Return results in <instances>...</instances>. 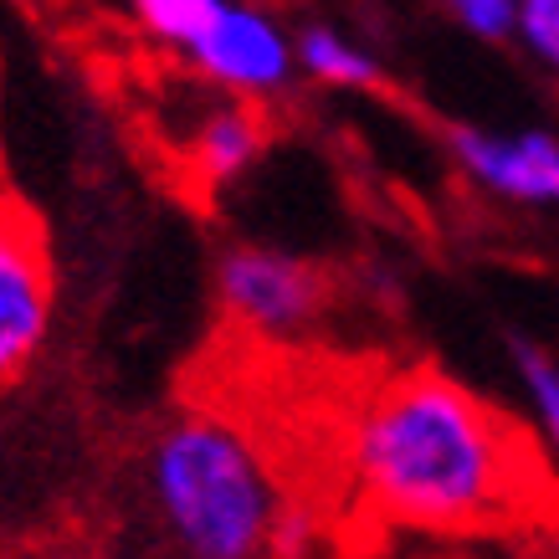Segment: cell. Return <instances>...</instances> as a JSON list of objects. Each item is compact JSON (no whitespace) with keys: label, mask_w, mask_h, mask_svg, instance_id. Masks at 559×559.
<instances>
[{"label":"cell","mask_w":559,"mask_h":559,"mask_svg":"<svg viewBox=\"0 0 559 559\" xmlns=\"http://www.w3.org/2000/svg\"><path fill=\"white\" fill-rule=\"evenodd\" d=\"M216 298L241 329L283 340L319 319L329 304V283L308 257L241 241V247H226L216 262Z\"/></svg>","instance_id":"5"},{"label":"cell","mask_w":559,"mask_h":559,"mask_svg":"<svg viewBox=\"0 0 559 559\" xmlns=\"http://www.w3.org/2000/svg\"><path fill=\"white\" fill-rule=\"evenodd\" d=\"M144 498L175 559H267L288 509L252 437L211 411H186L154 431Z\"/></svg>","instance_id":"2"},{"label":"cell","mask_w":559,"mask_h":559,"mask_svg":"<svg viewBox=\"0 0 559 559\" xmlns=\"http://www.w3.org/2000/svg\"><path fill=\"white\" fill-rule=\"evenodd\" d=\"M509 359H513V370H519V380H524V390H528L534 421L544 426V437L555 441V452H559V359L549 355V349H539L534 340H524V334H513L509 340Z\"/></svg>","instance_id":"9"},{"label":"cell","mask_w":559,"mask_h":559,"mask_svg":"<svg viewBox=\"0 0 559 559\" xmlns=\"http://www.w3.org/2000/svg\"><path fill=\"white\" fill-rule=\"evenodd\" d=\"M513 36H519L549 72H559V0H524V5H519V32Z\"/></svg>","instance_id":"11"},{"label":"cell","mask_w":559,"mask_h":559,"mask_svg":"<svg viewBox=\"0 0 559 559\" xmlns=\"http://www.w3.org/2000/svg\"><path fill=\"white\" fill-rule=\"evenodd\" d=\"M293 62L329 87L380 83V57L370 47H359L355 36H344L340 26H323V21H313V26H304V32L293 36Z\"/></svg>","instance_id":"8"},{"label":"cell","mask_w":559,"mask_h":559,"mask_svg":"<svg viewBox=\"0 0 559 559\" xmlns=\"http://www.w3.org/2000/svg\"><path fill=\"white\" fill-rule=\"evenodd\" d=\"M139 32L170 47L205 83L237 98H267L293 78V36L241 0H139Z\"/></svg>","instance_id":"3"},{"label":"cell","mask_w":559,"mask_h":559,"mask_svg":"<svg viewBox=\"0 0 559 559\" xmlns=\"http://www.w3.org/2000/svg\"><path fill=\"white\" fill-rule=\"evenodd\" d=\"M447 16L457 21L462 32L483 36V41H509L519 32V5L513 0H452Z\"/></svg>","instance_id":"10"},{"label":"cell","mask_w":559,"mask_h":559,"mask_svg":"<svg viewBox=\"0 0 559 559\" xmlns=\"http://www.w3.org/2000/svg\"><path fill=\"white\" fill-rule=\"evenodd\" d=\"M528 441L441 370H401L355 421V477L395 524L488 528L528 509Z\"/></svg>","instance_id":"1"},{"label":"cell","mask_w":559,"mask_h":559,"mask_svg":"<svg viewBox=\"0 0 559 559\" xmlns=\"http://www.w3.org/2000/svg\"><path fill=\"white\" fill-rule=\"evenodd\" d=\"M36 559H98V555H83V549H57V555H36Z\"/></svg>","instance_id":"12"},{"label":"cell","mask_w":559,"mask_h":559,"mask_svg":"<svg viewBox=\"0 0 559 559\" xmlns=\"http://www.w3.org/2000/svg\"><path fill=\"white\" fill-rule=\"evenodd\" d=\"M447 150L462 165V175L483 186L498 201L513 205H559V139L549 129H473L452 123Z\"/></svg>","instance_id":"6"},{"label":"cell","mask_w":559,"mask_h":559,"mask_svg":"<svg viewBox=\"0 0 559 559\" xmlns=\"http://www.w3.org/2000/svg\"><path fill=\"white\" fill-rule=\"evenodd\" d=\"M267 144V129L247 103H221L211 108L195 134H190V165L205 186H231L237 175H247L257 165V154Z\"/></svg>","instance_id":"7"},{"label":"cell","mask_w":559,"mask_h":559,"mask_svg":"<svg viewBox=\"0 0 559 559\" xmlns=\"http://www.w3.org/2000/svg\"><path fill=\"white\" fill-rule=\"evenodd\" d=\"M57 323V272L41 221L0 201V390L16 385L47 349Z\"/></svg>","instance_id":"4"}]
</instances>
